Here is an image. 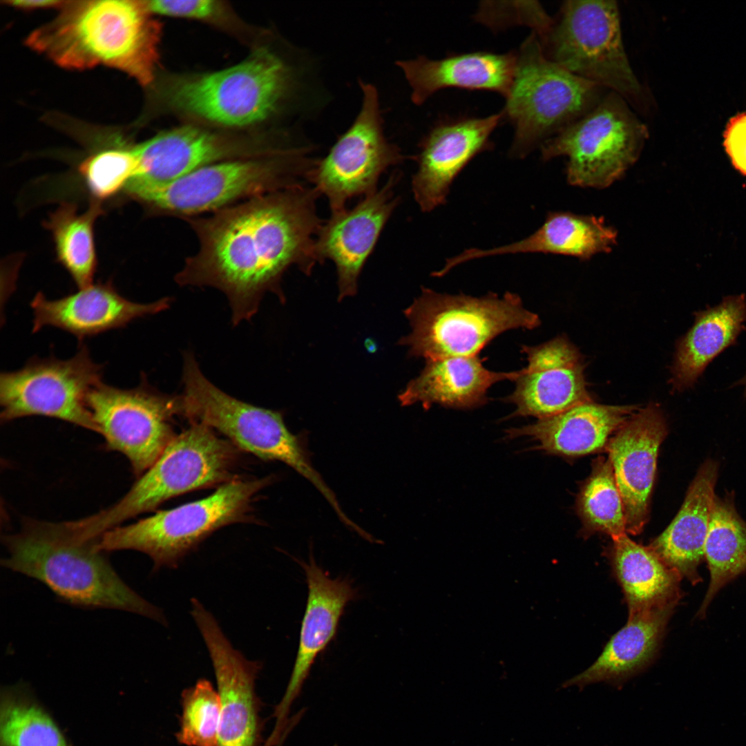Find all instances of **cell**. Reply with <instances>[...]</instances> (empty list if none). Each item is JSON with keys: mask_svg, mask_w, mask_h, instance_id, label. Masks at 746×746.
I'll use <instances>...</instances> for the list:
<instances>
[{"mask_svg": "<svg viewBox=\"0 0 746 746\" xmlns=\"http://www.w3.org/2000/svg\"><path fill=\"white\" fill-rule=\"evenodd\" d=\"M320 196L305 184L184 218L199 248L175 276L181 286L210 287L227 296L237 325L258 312L267 292L282 303V278L292 265L309 275L317 263L315 237L323 223Z\"/></svg>", "mask_w": 746, "mask_h": 746, "instance_id": "6da1fadb", "label": "cell"}, {"mask_svg": "<svg viewBox=\"0 0 746 746\" xmlns=\"http://www.w3.org/2000/svg\"><path fill=\"white\" fill-rule=\"evenodd\" d=\"M59 10L28 35V47L62 68L102 65L143 85L153 80L160 28L146 1H66Z\"/></svg>", "mask_w": 746, "mask_h": 746, "instance_id": "7a4b0ae2", "label": "cell"}, {"mask_svg": "<svg viewBox=\"0 0 746 746\" xmlns=\"http://www.w3.org/2000/svg\"><path fill=\"white\" fill-rule=\"evenodd\" d=\"M3 542L8 551L3 566L41 582L66 602L128 611L166 624L162 611L121 579L97 549V541L75 540L61 522L28 519Z\"/></svg>", "mask_w": 746, "mask_h": 746, "instance_id": "3957f363", "label": "cell"}, {"mask_svg": "<svg viewBox=\"0 0 746 746\" xmlns=\"http://www.w3.org/2000/svg\"><path fill=\"white\" fill-rule=\"evenodd\" d=\"M311 151L305 144L274 154L220 162L169 182L132 184L126 193L153 214L199 216L305 184L316 161Z\"/></svg>", "mask_w": 746, "mask_h": 746, "instance_id": "277c9868", "label": "cell"}, {"mask_svg": "<svg viewBox=\"0 0 746 746\" xmlns=\"http://www.w3.org/2000/svg\"><path fill=\"white\" fill-rule=\"evenodd\" d=\"M620 15L612 0H568L538 37L546 57L571 74L622 97L638 114L654 108L635 74L623 43Z\"/></svg>", "mask_w": 746, "mask_h": 746, "instance_id": "5b68a950", "label": "cell"}, {"mask_svg": "<svg viewBox=\"0 0 746 746\" xmlns=\"http://www.w3.org/2000/svg\"><path fill=\"white\" fill-rule=\"evenodd\" d=\"M235 446L212 428L191 422L117 503L75 520L78 534L85 540L97 539L106 531L169 499L237 478L233 475L238 459Z\"/></svg>", "mask_w": 746, "mask_h": 746, "instance_id": "8992f818", "label": "cell"}, {"mask_svg": "<svg viewBox=\"0 0 746 746\" xmlns=\"http://www.w3.org/2000/svg\"><path fill=\"white\" fill-rule=\"evenodd\" d=\"M295 73L265 48L213 73L166 78L157 90L166 105L216 124L245 126L272 115L296 84Z\"/></svg>", "mask_w": 746, "mask_h": 746, "instance_id": "52a82bcc", "label": "cell"}, {"mask_svg": "<svg viewBox=\"0 0 746 746\" xmlns=\"http://www.w3.org/2000/svg\"><path fill=\"white\" fill-rule=\"evenodd\" d=\"M411 332L399 341L411 356L425 360L477 356L492 339L513 329H533L539 316L524 308L519 295H451L426 287L405 309Z\"/></svg>", "mask_w": 746, "mask_h": 746, "instance_id": "ba28073f", "label": "cell"}, {"mask_svg": "<svg viewBox=\"0 0 746 746\" xmlns=\"http://www.w3.org/2000/svg\"><path fill=\"white\" fill-rule=\"evenodd\" d=\"M271 481L270 476L237 477L204 498L106 531L97 540V548L104 553L120 550L144 553L152 559L154 570L176 568L185 555L215 531L249 522L255 497Z\"/></svg>", "mask_w": 746, "mask_h": 746, "instance_id": "9c48e42d", "label": "cell"}, {"mask_svg": "<svg viewBox=\"0 0 746 746\" xmlns=\"http://www.w3.org/2000/svg\"><path fill=\"white\" fill-rule=\"evenodd\" d=\"M180 415L226 436L236 448L256 457L281 461L307 479L329 504L336 497L313 467L299 438L287 428L283 414L230 396L202 373L191 352L183 354Z\"/></svg>", "mask_w": 746, "mask_h": 746, "instance_id": "30bf717a", "label": "cell"}, {"mask_svg": "<svg viewBox=\"0 0 746 746\" xmlns=\"http://www.w3.org/2000/svg\"><path fill=\"white\" fill-rule=\"evenodd\" d=\"M609 91L549 59L532 32L517 52L512 86L501 111L514 128L511 154L525 157L591 110Z\"/></svg>", "mask_w": 746, "mask_h": 746, "instance_id": "8fae6325", "label": "cell"}, {"mask_svg": "<svg viewBox=\"0 0 746 746\" xmlns=\"http://www.w3.org/2000/svg\"><path fill=\"white\" fill-rule=\"evenodd\" d=\"M620 95L609 91L583 116L540 146L542 158L565 156L566 178L573 186L606 188L639 158L649 129Z\"/></svg>", "mask_w": 746, "mask_h": 746, "instance_id": "7c38bea8", "label": "cell"}, {"mask_svg": "<svg viewBox=\"0 0 746 746\" xmlns=\"http://www.w3.org/2000/svg\"><path fill=\"white\" fill-rule=\"evenodd\" d=\"M103 365L82 345L66 360L34 358L21 369L0 376L1 420L30 416L62 420L98 432L87 396L101 383Z\"/></svg>", "mask_w": 746, "mask_h": 746, "instance_id": "4fadbf2b", "label": "cell"}, {"mask_svg": "<svg viewBox=\"0 0 746 746\" xmlns=\"http://www.w3.org/2000/svg\"><path fill=\"white\" fill-rule=\"evenodd\" d=\"M86 401L106 446L123 454L137 476L155 463L175 437L171 422L180 415V395L158 391L145 376L139 385L128 389L102 381Z\"/></svg>", "mask_w": 746, "mask_h": 746, "instance_id": "5bb4252c", "label": "cell"}, {"mask_svg": "<svg viewBox=\"0 0 746 746\" xmlns=\"http://www.w3.org/2000/svg\"><path fill=\"white\" fill-rule=\"evenodd\" d=\"M359 84L363 99L358 114L326 156L316 160L307 178L327 198L331 211L345 208L353 197L376 191L381 174L409 157L385 136L376 87L361 81Z\"/></svg>", "mask_w": 746, "mask_h": 746, "instance_id": "9a60e30c", "label": "cell"}, {"mask_svg": "<svg viewBox=\"0 0 746 746\" xmlns=\"http://www.w3.org/2000/svg\"><path fill=\"white\" fill-rule=\"evenodd\" d=\"M191 613L208 649L220 700L217 746H258L261 735L256 680L259 662L235 649L213 615L196 599Z\"/></svg>", "mask_w": 746, "mask_h": 746, "instance_id": "2e32d148", "label": "cell"}, {"mask_svg": "<svg viewBox=\"0 0 746 746\" xmlns=\"http://www.w3.org/2000/svg\"><path fill=\"white\" fill-rule=\"evenodd\" d=\"M400 178L394 171L381 189L365 195L352 209L331 211L317 233L314 257L316 262H334L339 300L357 292L362 269L399 203L394 189Z\"/></svg>", "mask_w": 746, "mask_h": 746, "instance_id": "e0dca14e", "label": "cell"}, {"mask_svg": "<svg viewBox=\"0 0 746 746\" xmlns=\"http://www.w3.org/2000/svg\"><path fill=\"white\" fill-rule=\"evenodd\" d=\"M504 119L502 112L487 117H447L437 122L419 144L412 189L421 211L446 202L450 185L478 154L491 150L490 136Z\"/></svg>", "mask_w": 746, "mask_h": 746, "instance_id": "ac0fdd59", "label": "cell"}, {"mask_svg": "<svg viewBox=\"0 0 746 746\" xmlns=\"http://www.w3.org/2000/svg\"><path fill=\"white\" fill-rule=\"evenodd\" d=\"M527 366L515 379L514 391L502 401L515 410L506 418H545L592 401L586 390L584 364L566 337L558 336L536 346L523 345Z\"/></svg>", "mask_w": 746, "mask_h": 746, "instance_id": "d6986e66", "label": "cell"}, {"mask_svg": "<svg viewBox=\"0 0 746 746\" xmlns=\"http://www.w3.org/2000/svg\"><path fill=\"white\" fill-rule=\"evenodd\" d=\"M667 434L661 409H638L610 439L606 449L620 492L626 530L639 534L647 523L660 446Z\"/></svg>", "mask_w": 746, "mask_h": 746, "instance_id": "ffe728a7", "label": "cell"}, {"mask_svg": "<svg viewBox=\"0 0 746 746\" xmlns=\"http://www.w3.org/2000/svg\"><path fill=\"white\" fill-rule=\"evenodd\" d=\"M299 563L305 573L308 595L292 673L273 714L275 725L269 736L272 740H278L285 730L291 705L299 695L312 664L335 638L346 605L356 597L350 580L331 578L312 555L308 562Z\"/></svg>", "mask_w": 746, "mask_h": 746, "instance_id": "44dd1931", "label": "cell"}, {"mask_svg": "<svg viewBox=\"0 0 746 746\" xmlns=\"http://www.w3.org/2000/svg\"><path fill=\"white\" fill-rule=\"evenodd\" d=\"M171 299L139 303L123 297L112 283H98L55 300L37 293L30 303L32 332L54 327L79 340L122 328L132 321L169 308Z\"/></svg>", "mask_w": 746, "mask_h": 746, "instance_id": "7402d4cb", "label": "cell"}, {"mask_svg": "<svg viewBox=\"0 0 746 746\" xmlns=\"http://www.w3.org/2000/svg\"><path fill=\"white\" fill-rule=\"evenodd\" d=\"M133 148L137 166L129 183L139 184L169 182L205 166L251 154L245 144L190 126L160 133Z\"/></svg>", "mask_w": 746, "mask_h": 746, "instance_id": "603a6c76", "label": "cell"}, {"mask_svg": "<svg viewBox=\"0 0 746 746\" xmlns=\"http://www.w3.org/2000/svg\"><path fill=\"white\" fill-rule=\"evenodd\" d=\"M517 52L477 51L440 59L425 56L397 61L411 88V100L421 105L440 90L450 88L489 90L505 98L512 86Z\"/></svg>", "mask_w": 746, "mask_h": 746, "instance_id": "cb8c5ba5", "label": "cell"}, {"mask_svg": "<svg viewBox=\"0 0 746 746\" xmlns=\"http://www.w3.org/2000/svg\"><path fill=\"white\" fill-rule=\"evenodd\" d=\"M637 405L583 403L532 424L505 431V438L528 437L547 453L577 457L606 448L610 437L638 410Z\"/></svg>", "mask_w": 746, "mask_h": 746, "instance_id": "d4e9b609", "label": "cell"}, {"mask_svg": "<svg viewBox=\"0 0 746 746\" xmlns=\"http://www.w3.org/2000/svg\"><path fill=\"white\" fill-rule=\"evenodd\" d=\"M521 370L495 372L485 367L479 356H448L425 360L420 374L399 394L401 405L421 403L425 410L438 404L448 408L473 409L488 401L495 383L515 381Z\"/></svg>", "mask_w": 746, "mask_h": 746, "instance_id": "484cf974", "label": "cell"}, {"mask_svg": "<svg viewBox=\"0 0 746 746\" xmlns=\"http://www.w3.org/2000/svg\"><path fill=\"white\" fill-rule=\"evenodd\" d=\"M718 464L707 459L699 468L683 504L667 528L650 544L653 551L692 585L702 581L698 568L705 559Z\"/></svg>", "mask_w": 746, "mask_h": 746, "instance_id": "4316f807", "label": "cell"}, {"mask_svg": "<svg viewBox=\"0 0 746 746\" xmlns=\"http://www.w3.org/2000/svg\"><path fill=\"white\" fill-rule=\"evenodd\" d=\"M617 231L602 217L570 212H551L542 225L529 236L508 245L480 249L472 248L448 260L450 268L484 257L522 253L561 254L589 260L610 251L616 244Z\"/></svg>", "mask_w": 746, "mask_h": 746, "instance_id": "83f0119b", "label": "cell"}, {"mask_svg": "<svg viewBox=\"0 0 746 746\" xmlns=\"http://www.w3.org/2000/svg\"><path fill=\"white\" fill-rule=\"evenodd\" d=\"M675 607L629 615L627 623L611 637L593 664L563 687L582 689L605 682L619 688L642 671L654 659Z\"/></svg>", "mask_w": 746, "mask_h": 746, "instance_id": "f1b7e54d", "label": "cell"}, {"mask_svg": "<svg viewBox=\"0 0 746 746\" xmlns=\"http://www.w3.org/2000/svg\"><path fill=\"white\" fill-rule=\"evenodd\" d=\"M745 294L728 296L720 303L695 313L694 323L676 344L670 383L681 392L696 383L709 363L734 345L745 329Z\"/></svg>", "mask_w": 746, "mask_h": 746, "instance_id": "f546056e", "label": "cell"}, {"mask_svg": "<svg viewBox=\"0 0 746 746\" xmlns=\"http://www.w3.org/2000/svg\"><path fill=\"white\" fill-rule=\"evenodd\" d=\"M613 539L611 561L629 608V615L668 606L681 598V576L649 546L627 534Z\"/></svg>", "mask_w": 746, "mask_h": 746, "instance_id": "4dcf8cb0", "label": "cell"}, {"mask_svg": "<svg viewBox=\"0 0 746 746\" xmlns=\"http://www.w3.org/2000/svg\"><path fill=\"white\" fill-rule=\"evenodd\" d=\"M710 573L709 587L697 612L702 619L717 593L746 572V522L737 513L732 497H714L705 544Z\"/></svg>", "mask_w": 746, "mask_h": 746, "instance_id": "1f68e13d", "label": "cell"}, {"mask_svg": "<svg viewBox=\"0 0 746 746\" xmlns=\"http://www.w3.org/2000/svg\"><path fill=\"white\" fill-rule=\"evenodd\" d=\"M102 213L98 200H93L84 213L66 202L44 223L52 234L57 260L79 289L93 284L97 267L94 224Z\"/></svg>", "mask_w": 746, "mask_h": 746, "instance_id": "d6a6232c", "label": "cell"}, {"mask_svg": "<svg viewBox=\"0 0 746 746\" xmlns=\"http://www.w3.org/2000/svg\"><path fill=\"white\" fill-rule=\"evenodd\" d=\"M0 746H68L50 715L26 692L2 691Z\"/></svg>", "mask_w": 746, "mask_h": 746, "instance_id": "836d02e7", "label": "cell"}, {"mask_svg": "<svg viewBox=\"0 0 746 746\" xmlns=\"http://www.w3.org/2000/svg\"><path fill=\"white\" fill-rule=\"evenodd\" d=\"M577 510L588 535L600 532L614 538L627 534L623 502L609 458L593 463L580 492Z\"/></svg>", "mask_w": 746, "mask_h": 746, "instance_id": "e575fe53", "label": "cell"}, {"mask_svg": "<svg viewBox=\"0 0 746 746\" xmlns=\"http://www.w3.org/2000/svg\"><path fill=\"white\" fill-rule=\"evenodd\" d=\"M94 150L79 166L93 200L108 199L126 189L134 178L137 160L133 144L115 133Z\"/></svg>", "mask_w": 746, "mask_h": 746, "instance_id": "d590c367", "label": "cell"}, {"mask_svg": "<svg viewBox=\"0 0 746 746\" xmlns=\"http://www.w3.org/2000/svg\"><path fill=\"white\" fill-rule=\"evenodd\" d=\"M177 740L186 746H217L220 700L211 682L202 678L182 693Z\"/></svg>", "mask_w": 746, "mask_h": 746, "instance_id": "8d00e7d4", "label": "cell"}, {"mask_svg": "<svg viewBox=\"0 0 746 746\" xmlns=\"http://www.w3.org/2000/svg\"><path fill=\"white\" fill-rule=\"evenodd\" d=\"M513 5L496 6L486 2L480 6L477 14L479 21L491 27L502 26L503 23L524 24L540 34L546 30L552 22L542 6L537 1L517 2Z\"/></svg>", "mask_w": 746, "mask_h": 746, "instance_id": "74e56055", "label": "cell"}, {"mask_svg": "<svg viewBox=\"0 0 746 746\" xmlns=\"http://www.w3.org/2000/svg\"><path fill=\"white\" fill-rule=\"evenodd\" d=\"M151 13L161 15L206 19L218 12L220 6L212 0H153L146 1Z\"/></svg>", "mask_w": 746, "mask_h": 746, "instance_id": "f35d334b", "label": "cell"}, {"mask_svg": "<svg viewBox=\"0 0 746 746\" xmlns=\"http://www.w3.org/2000/svg\"><path fill=\"white\" fill-rule=\"evenodd\" d=\"M723 145L735 169L746 176V111L729 120Z\"/></svg>", "mask_w": 746, "mask_h": 746, "instance_id": "ab89813d", "label": "cell"}, {"mask_svg": "<svg viewBox=\"0 0 746 746\" xmlns=\"http://www.w3.org/2000/svg\"><path fill=\"white\" fill-rule=\"evenodd\" d=\"M66 1L59 0H6L3 3L22 10L61 8Z\"/></svg>", "mask_w": 746, "mask_h": 746, "instance_id": "60d3db41", "label": "cell"}, {"mask_svg": "<svg viewBox=\"0 0 746 746\" xmlns=\"http://www.w3.org/2000/svg\"><path fill=\"white\" fill-rule=\"evenodd\" d=\"M734 385H743L744 387V395L746 397V374L740 381H738L736 383H735Z\"/></svg>", "mask_w": 746, "mask_h": 746, "instance_id": "b9f144b4", "label": "cell"}, {"mask_svg": "<svg viewBox=\"0 0 746 746\" xmlns=\"http://www.w3.org/2000/svg\"><path fill=\"white\" fill-rule=\"evenodd\" d=\"M288 734H289V733H287H287H285V734L283 735V736L282 739L280 740V742H279V743H278L277 745H276L275 746H283V742H284V740H285V738H286V737L287 736Z\"/></svg>", "mask_w": 746, "mask_h": 746, "instance_id": "7bdbcfd3", "label": "cell"}, {"mask_svg": "<svg viewBox=\"0 0 746 746\" xmlns=\"http://www.w3.org/2000/svg\"><path fill=\"white\" fill-rule=\"evenodd\" d=\"M67 525H68V522H67ZM68 528H69V527H68ZM69 529H70V528H69ZM70 531H71V530H70ZM71 533H72V531H71ZM74 537H75V536H74ZM75 538H76V537H75ZM76 539H77V538H76ZM80 542H81V541H80ZM92 542H93V541H92Z\"/></svg>", "mask_w": 746, "mask_h": 746, "instance_id": "ee69618b", "label": "cell"}]
</instances>
